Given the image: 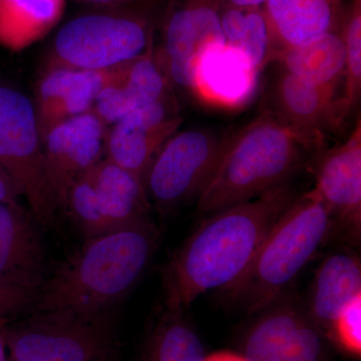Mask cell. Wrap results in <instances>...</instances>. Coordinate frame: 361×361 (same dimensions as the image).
<instances>
[{"mask_svg":"<svg viewBox=\"0 0 361 361\" xmlns=\"http://www.w3.org/2000/svg\"><path fill=\"white\" fill-rule=\"evenodd\" d=\"M297 195L286 183L202 221L165 271L166 307L185 311L202 294L231 288Z\"/></svg>","mask_w":361,"mask_h":361,"instance_id":"1","label":"cell"},{"mask_svg":"<svg viewBox=\"0 0 361 361\" xmlns=\"http://www.w3.org/2000/svg\"><path fill=\"white\" fill-rule=\"evenodd\" d=\"M158 243L149 219L87 238L44 279L32 316L87 317L111 310L139 281Z\"/></svg>","mask_w":361,"mask_h":361,"instance_id":"2","label":"cell"},{"mask_svg":"<svg viewBox=\"0 0 361 361\" xmlns=\"http://www.w3.org/2000/svg\"><path fill=\"white\" fill-rule=\"evenodd\" d=\"M312 149L296 130L262 114L225 137L212 177L197 200L199 212L210 215L289 183Z\"/></svg>","mask_w":361,"mask_h":361,"instance_id":"3","label":"cell"},{"mask_svg":"<svg viewBox=\"0 0 361 361\" xmlns=\"http://www.w3.org/2000/svg\"><path fill=\"white\" fill-rule=\"evenodd\" d=\"M332 226L314 190L297 195L271 227L245 274L225 293L249 314H257L285 293L323 245Z\"/></svg>","mask_w":361,"mask_h":361,"instance_id":"4","label":"cell"},{"mask_svg":"<svg viewBox=\"0 0 361 361\" xmlns=\"http://www.w3.org/2000/svg\"><path fill=\"white\" fill-rule=\"evenodd\" d=\"M149 51V35L139 18L116 9L77 16L54 37L47 68L106 71Z\"/></svg>","mask_w":361,"mask_h":361,"instance_id":"5","label":"cell"},{"mask_svg":"<svg viewBox=\"0 0 361 361\" xmlns=\"http://www.w3.org/2000/svg\"><path fill=\"white\" fill-rule=\"evenodd\" d=\"M0 167L40 225L54 219L56 206L45 171L44 149L35 104L23 92L0 85Z\"/></svg>","mask_w":361,"mask_h":361,"instance_id":"6","label":"cell"},{"mask_svg":"<svg viewBox=\"0 0 361 361\" xmlns=\"http://www.w3.org/2000/svg\"><path fill=\"white\" fill-rule=\"evenodd\" d=\"M113 311L87 317L32 316L7 337L11 361H97L115 350Z\"/></svg>","mask_w":361,"mask_h":361,"instance_id":"7","label":"cell"},{"mask_svg":"<svg viewBox=\"0 0 361 361\" xmlns=\"http://www.w3.org/2000/svg\"><path fill=\"white\" fill-rule=\"evenodd\" d=\"M225 137L212 130H178L157 154L144 184L149 199L171 209L197 199L212 177Z\"/></svg>","mask_w":361,"mask_h":361,"instance_id":"8","label":"cell"},{"mask_svg":"<svg viewBox=\"0 0 361 361\" xmlns=\"http://www.w3.org/2000/svg\"><path fill=\"white\" fill-rule=\"evenodd\" d=\"M226 44L221 18L207 6H180L169 16L163 47L156 58L169 82L193 92L209 52Z\"/></svg>","mask_w":361,"mask_h":361,"instance_id":"9","label":"cell"},{"mask_svg":"<svg viewBox=\"0 0 361 361\" xmlns=\"http://www.w3.org/2000/svg\"><path fill=\"white\" fill-rule=\"evenodd\" d=\"M106 125L94 113L58 123L42 140L45 171L56 206L66 208L73 183L101 160Z\"/></svg>","mask_w":361,"mask_h":361,"instance_id":"10","label":"cell"},{"mask_svg":"<svg viewBox=\"0 0 361 361\" xmlns=\"http://www.w3.org/2000/svg\"><path fill=\"white\" fill-rule=\"evenodd\" d=\"M314 191L334 224L358 239L361 232V122L348 139L323 152L315 167Z\"/></svg>","mask_w":361,"mask_h":361,"instance_id":"11","label":"cell"},{"mask_svg":"<svg viewBox=\"0 0 361 361\" xmlns=\"http://www.w3.org/2000/svg\"><path fill=\"white\" fill-rule=\"evenodd\" d=\"M271 115L302 135L313 149L324 144L327 133L341 128L344 118L338 90L306 84L280 70L271 90Z\"/></svg>","mask_w":361,"mask_h":361,"instance_id":"12","label":"cell"},{"mask_svg":"<svg viewBox=\"0 0 361 361\" xmlns=\"http://www.w3.org/2000/svg\"><path fill=\"white\" fill-rule=\"evenodd\" d=\"M129 63L106 71L45 68L35 106L42 139L58 123L92 111L102 90L118 82Z\"/></svg>","mask_w":361,"mask_h":361,"instance_id":"13","label":"cell"},{"mask_svg":"<svg viewBox=\"0 0 361 361\" xmlns=\"http://www.w3.org/2000/svg\"><path fill=\"white\" fill-rule=\"evenodd\" d=\"M35 221L16 204L0 203V281L37 291L44 254Z\"/></svg>","mask_w":361,"mask_h":361,"instance_id":"14","label":"cell"},{"mask_svg":"<svg viewBox=\"0 0 361 361\" xmlns=\"http://www.w3.org/2000/svg\"><path fill=\"white\" fill-rule=\"evenodd\" d=\"M259 73L241 49L226 44L202 61L193 92L207 103L237 108L253 96Z\"/></svg>","mask_w":361,"mask_h":361,"instance_id":"15","label":"cell"},{"mask_svg":"<svg viewBox=\"0 0 361 361\" xmlns=\"http://www.w3.org/2000/svg\"><path fill=\"white\" fill-rule=\"evenodd\" d=\"M89 173L111 230L149 219V199L141 179L106 158L97 161Z\"/></svg>","mask_w":361,"mask_h":361,"instance_id":"16","label":"cell"},{"mask_svg":"<svg viewBox=\"0 0 361 361\" xmlns=\"http://www.w3.org/2000/svg\"><path fill=\"white\" fill-rule=\"evenodd\" d=\"M361 296V264L345 252L331 254L316 271L308 314L322 330H330L345 306Z\"/></svg>","mask_w":361,"mask_h":361,"instance_id":"17","label":"cell"},{"mask_svg":"<svg viewBox=\"0 0 361 361\" xmlns=\"http://www.w3.org/2000/svg\"><path fill=\"white\" fill-rule=\"evenodd\" d=\"M294 77L306 84L338 90L343 84L345 47L336 33L324 32L303 44L280 51L273 58Z\"/></svg>","mask_w":361,"mask_h":361,"instance_id":"18","label":"cell"},{"mask_svg":"<svg viewBox=\"0 0 361 361\" xmlns=\"http://www.w3.org/2000/svg\"><path fill=\"white\" fill-rule=\"evenodd\" d=\"M302 310L292 297L282 294L257 313L247 332L242 355L248 361H290Z\"/></svg>","mask_w":361,"mask_h":361,"instance_id":"19","label":"cell"},{"mask_svg":"<svg viewBox=\"0 0 361 361\" xmlns=\"http://www.w3.org/2000/svg\"><path fill=\"white\" fill-rule=\"evenodd\" d=\"M179 116L158 127H142L118 122L104 139L106 159L144 182L152 161L163 145L178 132Z\"/></svg>","mask_w":361,"mask_h":361,"instance_id":"20","label":"cell"},{"mask_svg":"<svg viewBox=\"0 0 361 361\" xmlns=\"http://www.w3.org/2000/svg\"><path fill=\"white\" fill-rule=\"evenodd\" d=\"M66 0H0V44L21 51L61 21Z\"/></svg>","mask_w":361,"mask_h":361,"instance_id":"21","label":"cell"},{"mask_svg":"<svg viewBox=\"0 0 361 361\" xmlns=\"http://www.w3.org/2000/svg\"><path fill=\"white\" fill-rule=\"evenodd\" d=\"M266 2L281 44L277 54L329 32L332 11L329 0H267Z\"/></svg>","mask_w":361,"mask_h":361,"instance_id":"22","label":"cell"},{"mask_svg":"<svg viewBox=\"0 0 361 361\" xmlns=\"http://www.w3.org/2000/svg\"><path fill=\"white\" fill-rule=\"evenodd\" d=\"M205 356L184 311L166 307L145 339L140 361H203Z\"/></svg>","mask_w":361,"mask_h":361,"instance_id":"23","label":"cell"},{"mask_svg":"<svg viewBox=\"0 0 361 361\" xmlns=\"http://www.w3.org/2000/svg\"><path fill=\"white\" fill-rule=\"evenodd\" d=\"M169 80L151 51L130 61L120 82L123 94L134 111L155 103L168 94Z\"/></svg>","mask_w":361,"mask_h":361,"instance_id":"24","label":"cell"},{"mask_svg":"<svg viewBox=\"0 0 361 361\" xmlns=\"http://www.w3.org/2000/svg\"><path fill=\"white\" fill-rule=\"evenodd\" d=\"M66 208L85 238L113 231L102 213L89 170L73 183L68 192Z\"/></svg>","mask_w":361,"mask_h":361,"instance_id":"25","label":"cell"},{"mask_svg":"<svg viewBox=\"0 0 361 361\" xmlns=\"http://www.w3.org/2000/svg\"><path fill=\"white\" fill-rule=\"evenodd\" d=\"M345 47L343 90L341 96V115L344 120L355 110L361 90V16L356 13L346 27L343 37Z\"/></svg>","mask_w":361,"mask_h":361,"instance_id":"26","label":"cell"},{"mask_svg":"<svg viewBox=\"0 0 361 361\" xmlns=\"http://www.w3.org/2000/svg\"><path fill=\"white\" fill-rule=\"evenodd\" d=\"M236 47L245 54L258 73L269 63L272 47L269 27L262 14L256 11L246 14L245 28Z\"/></svg>","mask_w":361,"mask_h":361,"instance_id":"27","label":"cell"},{"mask_svg":"<svg viewBox=\"0 0 361 361\" xmlns=\"http://www.w3.org/2000/svg\"><path fill=\"white\" fill-rule=\"evenodd\" d=\"M325 357L323 330L303 308L294 336L290 361H325Z\"/></svg>","mask_w":361,"mask_h":361,"instance_id":"28","label":"cell"},{"mask_svg":"<svg viewBox=\"0 0 361 361\" xmlns=\"http://www.w3.org/2000/svg\"><path fill=\"white\" fill-rule=\"evenodd\" d=\"M330 331L342 348L351 355H361V296L356 297L342 310Z\"/></svg>","mask_w":361,"mask_h":361,"instance_id":"29","label":"cell"},{"mask_svg":"<svg viewBox=\"0 0 361 361\" xmlns=\"http://www.w3.org/2000/svg\"><path fill=\"white\" fill-rule=\"evenodd\" d=\"M37 291L0 281V317L32 305Z\"/></svg>","mask_w":361,"mask_h":361,"instance_id":"30","label":"cell"},{"mask_svg":"<svg viewBox=\"0 0 361 361\" xmlns=\"http://www.w3.org/2000/svg\"><path fill=\"white\" fill-rule=\"evenodd\" d=\"M246 14L238 9H230L221 18L226 44L236 47L245 28Z\"/></svg>","mask_w":361,"mask_h":361,"instance_id":"31","label":"cell"},{"mask_svg":"<svg viewBox=\"0 0 361 361\" xmlns=\"http://www.w3.org/2000/svg\"><path fill=\"white\" fill-rule=\"evenodd\" d=\"M18 188L4 169L0 167V203L16 204V198L20 195Z\"/></svg>","mask_w":361,"mask_h":361,"instance_id":"32","label":"cell"},{"mask_svg":"<svg viewBox=\"0 0 361 361\" xmlns=\"http://www.w3.org/2000/svg\"><path fill=\"white\" fill-rule=\"evenodd\" d=\"M203 361H248L242 355L231 353V351H220L206 355Z\"/></svg>","mask_w":361,"mask_h":361,"instance_id":"33","label":"cell"},{"mask_svg":"<svg viewBox=\"0 0 361 361\" xmlns=\"http://www.w3.org/2000/svg\"><path fill=\"white\" fill-rule=\"evenodd\" d=\"M84 1L97 4V6L116 7L125 4L126 2L130 1V0H84Z\"/></svg>","mask_w":361,"mask_h":361,"instance_id":"34","label":"cell"},{"mask_svg":"<svg viewBox=\"0 0 361 361\" xmlns=\"http://www.w3.org/2000/svg\"><path fill=\"white\" fill-rule=\"evenodd\" d=\"M2 317H0V361H8L6 350V338L2 329Z\"/></svg>","mask_w":361,"mask_h":361,"instance_id":"35","label":"cell"},{"mask_svg":"<svg viewBox=\"0 0 361 361\" xmlns=\"http://www.w3.org/2000/svg\"><path fill=\"white\" fill-rule=\"evenodd\" d=\"M231 4L237 6H257L259 4H264L267 0H229Z\"/></svg>","mask_w":361,"mask_h":361,"instance_id":"36","label":"cell"},{"mask_svg":"<svg viewBox=\"0 0 361 361\" xmlns=\"http://www.w3.org/2000/svg\"><path fill=\"white\" fill-rule=\"evenodd\" d=\"M97 361H116L115 350L111 351L110 353H108V355L103 356V357H102L101 360H99Z\"/></svg>","mask_w":361,"mask_h":361,"instance_id":"37","label":"cell"}]
</instances>
